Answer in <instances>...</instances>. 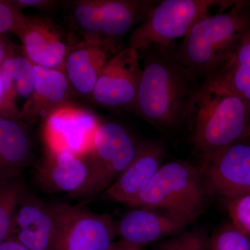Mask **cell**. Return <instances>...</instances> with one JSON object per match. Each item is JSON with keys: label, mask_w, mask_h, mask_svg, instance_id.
<instances>
[{"label": "cell", "mask_w": 250, "mask_h": 250, "mask_svg": "<svg viewBox=\"0 0 250 250\" xmlns=\"http://www.w3.org/2000/svg\"><path fill=\"white\" fill-rule=\"evenodd\" d=\"M250 29V1H237L229 9L197 21L172 53L202 80L216 75Z\"/></svg>", "instance_id": "cell-3"}, {"label": "cell", "mask_w": 250, "mask_h": 250, "mask_svg": "<svg viewBox=\"0 0 250 250\" xmlns=\"http://www.w3.org/2000/svg\"><path fill=\"white\" fill-rule=\"evenodd\" d=\"M34 68V91L20 112L21 120L31 123L45 119L51 112L65 104L70 87L62 70L38 65Z\"/></svg>", "instance_id": "cell-17"}, {"label": "cell", "mask_w": 250, "mask_h": 250, "mask_svg": "<svg viewBox=\"0 0 250 250\" xmlns=\"http://www.w3.org/2000/svg\"><path fill=\"white\" fill-rule=\"evenodd\" d=\"M90 174L87 156L68 152H47L36 176L39 185L45 191L65 192L80 198L88 186Z\"/></svg>", "instance_id": "cell-15"}, {"label": "cell", "mask_w": 250, "mask_h": 250, "mask_svg": "<svg viewBox=\"0 0 250 250\" xmlns=\"http://www.w3.org/2000/svg\"><path fill=\"white\" fill-rule=\"evenodd\" d=\"M208 245L210 250H250V236L231 223L215 231Z\"/></svg>", "instance_id": "cell-24"}, {"label": "cell", "mask_w": 250, "mask_h": 250, "mask_svg": "<svg viewBox=\"0 0 250 250\" xmlns=\"http://www.w3.org/2000/svg\"><path fill=\"white\" fill-rule=\"evenodd\" d=\"M156 250H210L208 239L200 231H184L159 243Z\"/></svg>", "instance_id": "cell-25"}, {"label": "cell", "mask_w": 250, "mask_h": 250, "mask_svg": "<svg viewBox=\"0 0 250 250\" xmlns=\"http://www.w3.org/2000/svg\"><path fill=\"white\" fill-rule=\"evenodd\" d=\"M216 75L243 100L250 115V29Z\"/></svg>", "instance_id": "cell-20"}, {"label": "cell", "mask_w": 250, "mask_h": 250, "mask_svg": "<svg viewBox=\"0 0 250 250\" xmlns=\"http://www.w3.org/2000/svg\"><path fill=\"white\" fill-rule=\"evenodd\" d=\"M250 123L246 104L219 75L202 80L188 108L185 124L200 155L241 141Z\"/></svg>", "instance_id": "cell-2"}, {"label": "cell", "mask_w": 250, "mask_h": 250, "mask_svg": "<svg viewBox=\"0 0 250 250\" xmlns=\"http://www.w3.org/2000/svg\"><path fill=\"white\" fill-rule=\"evenodd\" d=\"M0 250H29L15 238H10L0 243Z\"/></svg>", "instance_id": "cell-31"}, {"label": "cell", "mask_w": 250, "mask_h": 250, "mask_svg": "<svg viewBox=\"0 0 250 250\" xmlns=\"http://www.w3.org/2000/svg\"><path fill=\"white\" fill-rule=\"evenodd\" d=\"M116 223L120 240L141 247L184 232L189 225L182 219L156 208L135 207Z\"/></svg>", "instance_id": "cell-13"}, {"label": "cell", "mask_w": 250, "mask_h": 250, "mask_svg": "<svg viewBox=\"0 0 250 250\" xmlns=\"http://www.w3.org/2000/svg\"><path fill=\"white\" fill-rule=\"evenodd\" d=\"M14 34L22 42L24 57L34 65L62 70L69 49L76 42L48 19L27 17Z\"/></svg>", "instance_id": "cell-12"}, {"label": "cell", "mask_w": 250, "mask_h": 250, "mask_svg": "<svg viewBox=\"0 0 250 250\" xmlns=\"http://www.w3.org/2000/svg\"><path fill=\"white\" fill-rule=\"evenodd\" d=\"M60 203H47L23 189L12 235L29 250H52L58 229Z\"/></svg>", "instance_id": "cell-11"}, {"label": "cell", "mask_w": 250, "mask_h": 250, "mask_svg": "<svg viewBox=\"0 0 250 250\" xmlns=\"http://www.w3.org/2000/svg\"><path fill=\"white\" fill-rule=\"evenodd\" d=\"M228 204L231 223L250 236V194L229 200Z\"/></svg>", "instance_id": "cell-26"}, {"label": "cell", "mask_w": 250, "mask_h": 250, "mask_svg": "<svg viewBox=\"0 0 250 250\" xmlns=\"http://www.w3.org/2000/svg\"><path fill=\"white\" fill-rule=\"evenodd\" d=\"M27 19L14 1L0 0V36L9 32L14 34Z\"/></svg>", "instance_id": "cell-27"}, {"label": "cell", "mask_w": 250, "mask_h": 250, "mask_svg": "<svg viewBox=\"0 0 250 250\" xmlns=\"http://www.w3.org/2000/svg\"><path fill=\"white\" fill-rule=\"evenodd\" d=\"M20 177H0V243L11 238L24 186Z\"/></svg>", "instance_id": "cell-22"}, {"label": "cell", "mask_w": 250, "mask_h": 250, "mask_svg": "<svg viewBox=\"0 0 250 250\" xmlns=\"http://www.w3.org/2000/svg\"><path fill=\"white\" fill-rule=\"evenodd\" d=\"M14 2L21 10L27 7H45L52 4V1H45V0H16Z\"/></svg>", "instance_id": "cell-30"}, {"label": "cell", "mask_w": 250, "mask_h": 250, "mask_svg": "<svg viewBox=\"0 0 250 250\" xmlns=\"http://www.w3.org/2000/svg\"><path fill=\"white\" fill-rule=\"evenodd\" d=\"M109 250H143V247L136 246L119 240L118 241H115Z\"/></svg>", "instance_id": "cell-32"}, {"label": "cell", "mask_w": 250, "mask_h": 250, "mask_svg": "<svg viewBox=\"0 0 250 250\" xmlns=\"http://www.w3.org/2000/svg\"><path fill=\"white\" fill-rule=\"evenodd\" d=\"M117 52L114 46L103 41L76 42L69 49L62 71L77 92L92 95L104 67Z\"/></svg>", "instance_id": "cell-16"}, {"label": "cell", "mask_w": 250, "mask_h": 250, "mask_svg": "<svg viewBox=\"0 0 250 250\" xmlns=\"http://www.w3.org/2000/svg\"><path fill=\"white\" fill-rule=\"evenodd\" d=\"M116 236V222L111 215L61 204L52 250H109Z\"/></svg>", "instance_id": "cell-7"}, {"label": "cell", "mask_w": 250, "mask_h": 250, "mask_svg": "<svg viewBox=\"0 0 250 250\" xmlns=\"http://www.w3.org/2000/svg\"><path fill=\"white\" fill-rule=\"evenodd\" d=\"M166 156V148L159 141L149 140L139 143L134 159L104 192V196L111 201L127 205L146 187L164 164Z\"/></svg>", "instance_id": "cell-14"}, {"label": "cell", "mask_w": 250, "mask_h": 250, "mask_svg": "<svg viewBox=\"0 0 250 250\" xmlns=\"http://www.w3.org/2000/svg\"><path fill=\"white\" fill-rule=\"evenodd\" d=\"M137 146L122 125L100 123L86 155L91 170L89 182L80 198L88 200L111 187L134 159Z\"/></svg>", "instance_id": "cell-6"}, {"label": "cell", "mask_w": 250, "mask_h": 250, "mask_svg": "<svg viewBox=\"0 0 250 250\" xmlns=\"http://www.w3.org/2000/svg\"><path fill=\"white\" fill-rule=\"evenodd\" d=\"M6 90L16 101L18 96L29 99L35 83L34 65L25 57L15 55L6 59L0 66Z\"/></svg>", "instance_id": "cell-21"}, {"label": "cell", "mask_w": 250, "mask_h": 250, "mask_svg": "<svg viewBox=\"0 0 250 250\" xmlns=\"http://www.w3.org/2000/svg\"><path fill=\"white\" fill-rule=\"evenodd\" d=\"M142 77L133 110L161 131L185 124L192 97L202 80L174 57L172 45L140 49Z\"/></svg>", "instance_id": "cell-1"}, {"label": "cell", "mask_w": 250, "mask_h": 250, "mask_svg": "<svg viewBox=\"0 0 250 250\" xmlns=\"http://www.w3.org/2000/svg\"><path fill=\"white\" fill-rule=\"evenodd\" d=\"M44 120L42 135L47 152H68L80 156L90 152L100 125L93 112L64 104Z\"/></svg>", "instance_id": "cell-8"}, {"label": "cell", "mask_w": 250, "mask_h": 250, "mask_svg": "<svg viewBox=\"0 0 250 250\" xmlns=\"http://www.w3.org/2000/svg\"><path fill=\"white\" fill-rule=\"evenodd\" d=\"M17 55L14 46L7 39L0 36V66L10 57Z\"/></svg>", "instance_id": "cell-29"}, {"label": "cell", "mask_w": 250, "mask_h": 250, "mask_svg": "<svg viewBox=\"0 0 250 250\" xmlns=\"http://www.w3.org/2000/svg\"><path fill=\"white\" fill-rule=\"evenodd\" d=\"M153 0H100L102 39L116 48L117 41L141 24L159 3Z\"/></svg>", "instance_id": "cell-18"}, {"label": "cell", "mask_w": 250, "mask_h": 250, "mask_svg": "<svg viewBox=\"0 0 250 250\" xmlns=\"http://www.w3.org/2000/svg\"><path fill=\"white\" fill-rule=\"evenodd\" d=\"M139 52L127 47L108 60L92 94L95 101L109 108H132L142 77Z\"/></svg>", "instance_id": "cell-10"}, {"label": "cell", "mask_w": 250, "mask_h": 250, "mask_svg": "<svg viewBox=\"0 0 250 250\" xmlns=\"http://www.w3.org/2000/svg\"><path fill=\"white\" fill-rule=\"evenodd\" d=\"M205 179L185 161L163 164L142 192L127 204L168 212L190 224L205 209Z\"/></svg>", "instance_id": "cell-4"}, {"label": "cell", "mask_w": 250, "mask_h": 250, "mask_svg": "<svg viewBox=\"0 0 250 250\" xmlns=\"http://www.w3.org/2000/svg\"><path fill=\"white\" fill-rule=\"evenodd\" d=\"M234 0H165L159 1L131 33L129 45L140 50L153 45L169 46L184 38L192 26L213 8L225 11Z\"/></svg>", "instance_id": "cell-5"}, {"label": "cell", "mask_w": 250, "mask_h": 250, "mask_svg": "<svg viewBox=\"0 0 250 250\" xmlns=\"http://www.w3.org/2000/svg\"><path fill=\"white\" fill-rule=\"evenodd\" d=\"M30 150V141L20 120L0 115V177H20Z\"/></svg>", "instance_id": "cell-19"}, {"label": "cell", "mask_w": 250, "mask_h": 250, "mask_svg": "<svg viewBox=\"0 0 250 250\" xmlns=\"http://www.w3.org/2000/svg\"><path fill=\"white\" fill-rule=\"evenodd\" d=\"M247 140H250V123L248 125V128H247L246 132L243 135V138H242L241 141H247Z\"/></svg>", "instance_id": "cell-33"}, {"label": "cell", "mask_w": 250, "mask_h": 250, "mask_svg": "<svg viewBox=\"0 0 250 250\" xmlns=\"http://www.w3.org/2000/svg\"><path fill=\"white\" fill-rule=\"evenodd\" d=\"M0 115L14 118V119L21 120V113L16 108V101L13 100L8 93L1 72H0Z\"/></svg>", "instance_id": "cell-28"}, {"label": "cell", "mask_w": 250, "mask_h": 250, "mask_svg": "<svg viewBox=\"0 0 250 250\" xmlns=\"http://www.w3.org/2000/svg\"><path fill=\"white\" fill-rule=\"evenodd\" d=\"M202 157L199 168L213 191L229 200L250 194V143L238 141Z\"/></svg>", "instance_id": "cell-9"}, {"label": "cell", "mask_w": 250, "mask_h": 250, "mask_svg": "<svg viewBox=\"0 0 250 250\" xmlns=\"http://www.w3.org/2000/svg\"><path fill=\"white\" fill-rule=\"evenodd\" d=\"M100 4V0H83L74 4V20L83 32L84 40L104 42L102 39Z\"/></svg>", "instance_id": "cell-23"}]
</instances>
